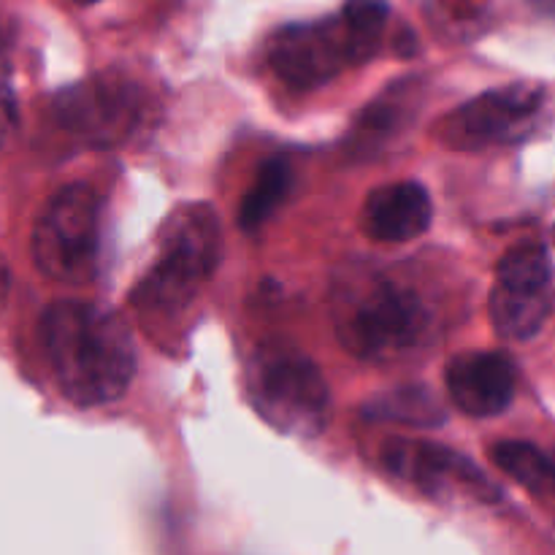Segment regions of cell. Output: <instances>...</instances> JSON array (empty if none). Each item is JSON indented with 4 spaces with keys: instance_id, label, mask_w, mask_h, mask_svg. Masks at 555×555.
Masks as SVG:
<instances>
[{
    "instance_id": "1",
    "label": "cell",
    "mask_w": 555,
    "mask_h": 555,
    "mask_svg": "<svg viewBox=\"0 0 555 555\" xmlns=\"http://www.w3.org/2000/svg\"><path fill=\"white\" fill-rule=\"evenodd\" d=\"M41 339L70 404L101 406L125 396L135 374V345L117 312L90 301H57L43 314Z\"/></svg>"
},
{
    "instance_id": "2",
    "label": "cell",
    "mask_w": 555,
    "mask_h": 555,
    "mask_svg": "<svg viewBox=\"0 0 555 555\" xmlns=\"http://www.w3.org/2000/svg\"><path fill=\"white\" fill-rule=\"evenodd\" d=\"M336 334L363 361L390 363L431 345L442 331L437 304L415 280L358 271L336 285Z\"/></svg>"
},
{
    "instance_id": "3",
    "label": "cell",
    "mask_w": 555,
    "mask_h": 555,
    "mask_svg": "<svg viewBox=\"0 0 555 555\" xmlns=\"http://www.w3.org/2000/svg\"><path fill=\"white\" fill-rule=\"evenodd\" d=\"M388 0H347L334 16L296 22L269 41V65L293 90H312L379 52L388 25Z\"/></svg>"
},
{
    "instance_id": "4",
    "label": "cell",
    "mask_w": 555,
    "mask_h": 555,
    "mask_svg": "<svg viewBox=\"0 0 555 555\" xmlns=\"http://www.w3.org/2000/svg\"><path fill=\"white\" fill-rule=\"evenodd\" d=\"M222 258V225L206 204L179 206L157 238V260L133 291L141 314L182 312L198 296L201 285L215 274Z\"/></svg>"
},
{
    "instance_id": "5",
    "label": "cell",
    "mask_w": 555,
    "mask_h": 555,
    "mask_svg": "<svg viewBox=\"0 0 555 555\" xmlns=\"http://www.w3.org/2000/svg\"><path fill=\"white\" fill-rule=\"evenodd\" d=\"M247 393L255 412L276 431L318 437L331 417V390L318 363L293 345L269 341L247 366Z\"/></svg>"
},
{
    "instance_id": "6",
    "label": "cell",
    "mask_w": 555,
    "mask_h": 555,
    "mask_svg": "<svg viewBox=\"0 0 555 555\" xmlns=\"http://www.w3.org/2000/svg\"><path fill=\"white\" fill-rule=\"evenodd\" d=\"M98 195L87 184L57 190L33 228V260L54 282L85 285L98 271Z\"/></svg>"
},
{
    "instance_id": "7",
    "label": "cell",
    "mask_w": 555,
    "mask_h": 555,
    "mask_svg": "<svg viewBox=\"0 0 555 555\" xmlns=\"http://www.w3.org/2000/svg\"><path fill=\"white\" fill-rule=\"evenodd\" d=\"M545 101L547 92L540 85H531V81L504 85L444 114L434 128V135L439 144L464 152L518 144L537 130L545 112Z\"/></svg>"
},
{
    "instance_id": "8",
    "label": "cell",
    "mask_w": 555,
    "mask_h": 555,
    "mask_svg": "<svg viewBox=\"0 0 555 555\" xmlns=\"http://www.w3.org/2000/svg\"><path fill=\"white\" fill-rule=\"evenodd\" d=\"M553 312V260L540 242L509 249L491 291V323L509 341L534 339Z\"/></svg>"
},
{
    "instance_id": "9",
    "label": "cell",
    "mask_w": 555,
    "mask_h": 555,
    "mask_svg": "<svg viewBox=\"0 0 555 555\" xmlns=\"http://www.w3.org/2000/svg\"><path fill=\"white\" fill-rule=\"evenodd\" d=\"M54 114L85 144L117 146L139 130L144 92L122 76H95L60 92Z\"/></svg>"
},
{
    "instance_id": "10",
    "label": "cell",
    "mask_w": 555,
    "mask_h": 555,
    "mask_svg": "<svg viewBox=\"0 0 555 555\" xmlns=\"http://www.w3.org/2000/svg\"><path fill=\"white\" fill-rule=\"evenodd\" d=\"M379 461L390 475L401 477L431 499L466 496L477 502H499L502 491L455 450L417 439H390L379 450Z\"/></svg>"
},
{
    "instance_id": "11",
    "label": "cell",
    "mask_w": 555,
    "mask_h": 555,
    "mask_svg": "<svg viewBox=\"0 0 555 555\" xmlns=\"http://www.w3.org/2000/svg\"><path fill=\"white\" fill-rule=\"evenodd\" d=\"M453 404L472 417L502 415L515 399V366L504 352H461L444 369Z\"/></svg>"
},
{
    "instance_id": "12",
    "label": "cell",
    "mask_w": 555,
    "mask_h": 555,
    "mask_svg": "<svg viewBox=\"0 0 555 555\" xmlns=\"http://www.w3.org/2000/svg\"><path fill=\"white\" fill-rule=\"evenodd\" d=\"M431 195L417 182H393L369 193L361 211L366 236L377 242H412L431 225Z\"/></svg>"
},
{
    "instance_id": "13",
    "label": "cell",
    "mask_w": 555,
    "mask_h": 555,
    "mask_svg": "<svg viewBox=\"0 0 555 555\" xmlns=\"http://www.w3.org/2000/svg\"><path fill=\"white\" fill-rule=\"evenodd\" d=\"M423 101L421 79H399L379 92L361 114L350 133V150L356 155H379L385 146L393 144L396 139L410 130L415 122L417 108Z\"/></svg>"
},
{
    "instance_id": "14",
    "label": "cell",
    "mask_w": 555,
    "mask_h": 555,
    "mask_svg": "<svg viewBox=\"0 0 555 555\" xmlns=\"http://www.w3.org/2000/svg\"><path fill=\"white\" fill-rule=\"evenodd\" d=\"M293 188V168L287 157H271L258 168L253 188L244 195L242 209H238V222L244 231H258L263 222L271 220L276 209L285 204Z\"/></svg>"
},
{
    "instance_id": "15",
    "label": "cell",
    "mask_w": 555,
    "mask_h": 555,
    "mask_svg": "<svg viewBox=\"0 0 555 555\" xmlns=\"http://www.w3.org/2000/svg\"><path fill=\"white\" fill-rule=\"evenodd\" d=\"M491 459L504 475L513 477L518 486L534 496H551L555 472L551 459L529 442H499L491 448Z\"/></svg>"
},
{
    "instance_id": "16",
    "label": "cell",
    "mask_w": 555,
    "mask_h": 555,
    "mask_svg": "<svg viewBox=\"0 0 555 555\" xmlns=\"http://www.w3.org/2000/svg\"><path fill=\"white\" fill-rule=\"evenodd\" d=\"M366 415L374 421L404 423V426H439L444 421V410L431 390L426 388H399L377 396L366 406Z\"/></svg>"
},
{
    "instance_id": "17",
    "label": "cell",
    "mask_w": 555,
    "mask_h": 555,
    "mask_svg": "<svg viewBox=\"0 0 555 555\" xmlns=\"http://www.w3.org/2000/svg\"><path fill=\"white\" fill-rule=\"evenodd\" d=\"M20 125V108H16L14 87H11L9 60H5V41L0 36V150L14 139Z\"/></svg>"
},
{
    "instance_id": "18",
    "label": "cell",
    "mask_w": 555,
    "mask_h": 555,
    "mask_svg": "<svg viewBox=\"0 0 555 555\" xmlns=\"http://www.w3.org/2000/svg\"><path fill=\"white\" fill-rule=\"evenodd\" d=\"M5 291H9V274H5V266L0 263V301L5 298Z\"/></svg>"
},
{
    "instance_id": "19",
    "label": "cell",
    "mask_w": 555,
    "mask_h": 555,
    "mask_svg": "<svg viewBox=\"0 0 555 555\" xmlns=\"http://www.w3.org/2000/svg\"><path fill=\"white\" fill-rule=\"evenodd\" d=\"M529 3H531V5H534V9L545 11V14H547V11H551V9H553V0H529Z\"/></svg>"
},
{
    "instance_id": "20",
    "label": "cell",
    "mask_w": 555,
    "mask_h": 555,
    "mask_svg": "<svg viewBox=\"0 0 555 555\" xmlns=\"http://www.w3.org/2000/svg\"><path fill=\"white\" fill-rule=\"evenodd\" d=\"M76 5H81V9H87V5H95V3H101V0H74Z\"/></svg>"
}]
</instances>
